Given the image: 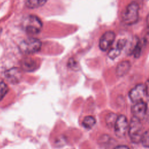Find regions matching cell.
Instances as JSON below:
<instances>
[{"mask_svg": "<svg viewBox=\"0 0 149 149\" xmlns=\"http://www.w3.org/2000/svg\"><path fill=\"white\" fill-rule=\"evenodd\" d=\"M139 6L137 3L132 2L125 9L122 14L123 22L126 25H132L136 23L139 19Z\"/></svg>", "mask_w": 149, "mask_h": 149, "instance_id": "1", "label": "cell"}, {"mask_svg": "<svg viewBox=\"0 0 149 149\" xmlns=\"http://www.w3.org/2000/svg\"><path fill=\"white\" fill-rule=\"evenodd\" d=\"M128 133L130 140L134 143L141 142L143 134V125L139 119L133 116L129 125Z\"/></svg>", "mask_w": 149, "mask_h": 149, "instance_id": "2", "label": "cell"}, {"mask_svg": "<svg viewBox=\"0 0 149 149\" xmlns=\"http://www.w3.org/2000/svg\"><path fill=\"white\" fill-rule=\"evenodd\" d=\"M23 27L27 33L36 34L39 33L41 30L42 23L37 16L31 15L27 16L24 20Z\"/></svg>", "mask_w": 149, "mask_h": 149, "instance_id": "3", "label": "cell"}, {"mask_svg": "<svg viewBox=\"0 0 149 149\" xmlns=\"http://www.w3.org/2000/svg\"><path fill=\"white\" fill-rule=\"evenodd\" d=\"M41 45L42 43L40 40L34 37H29L20 42L19 48L25 54H33L39 51Z\"/></svg>", "mask_w": 149, "mask_h": 149, "instance_id": "4", "label": "cell"}, {"mask_svg": "<svg viewBox=\"0 0 149 149\" xmlns=\"http://www.w3.org/2000/svg\"><path fill=\"white\" fill-rule=\"evenodd\" d=\"M147 91L145 84H138L133 87L129 93L130 100L134 103L143 101L144 98L147 95Z\"/></svg>", "mask_w": 149, "mask_h": 149, "instance_id": "5", "label": "cell"}, {"mask_svg": "<svg viewBox=\"0 0 149 149\" xmlns=\"http://www.w3.org/2000/svg\"><path fill=\"white\" fill-rule=\"evenodd\" d=\"M129 125L127 119L125 115L118 116L114 126L116 136L119 138L124 137L128 131Z\"/></svg>", "mask_w": 149, "mask_h": 149, "instance_id": "6", "label": "cell"}, {"mask_svg": "<svg viewBox=\"0 0 149 149\" xmlns=\"http://www.w3.org/2000/svg\"><path fill=\"white\" fill-rule=\"evenodd\" d=\"M115 38V34L112 31H108L104 33L101 37L99 41V47L103 51H105L112 44Z\"/></svg>", "mask_w": 149, "mask_h": 149, "instance_id": "7", "label": "cell"}, {"mask_svg": "<svg viewBox=\"0 0 149 149\" xmlns=\"http://www.w3.org/2000/svg\"><path fill=\"white\" fill-rule=\"evenodd\" d=\"M146 103L144 101H142L134 103L132 107L131 111L134 117L141 120L146 117Z\"/></svg>", "mask_w": 149, "mask_h": 149, "instance_id": "8", "label": "cell"}, {"mask_svg": "<svg viewBox=\"0 0 149 149\" xmlns=\"http://www.w3.org/2000/svg\"><path fill=\"white\" fill-rule=\"evenodd\" d=\"M5 76L10 83H16L21 79L22 72L19 68H13L6 70L5 73Z\"/></svg>", "mask_w": 149, "mask_h": 149, "instance_id": "9", "label": "cell"}, {"mask_svg": "<svg viewBox=\"0 0 149 149\" xmlns=\"http://www.w3.org/2000/svg\"><path fill=\"white\" fill-rule=\"evenodd\" d=\"M130 66V63L128 61H123L120 62L116 68V75L119 77H122L126 75L129 71Z\"/></svg>", "mask_w": 149, "mask_h": 149, "instance_id": "10", "label": "cell"}, {"mask_svg": "<svg viewBox=\"0 0 149 149\" xmlns=\"http://www.w3.org/2000/svg\"><path fill=\"white\" fill-rule=\"evenodd\" d=\"M95 122L96 120L93 116H87L84 118L82 122V125L85 128L91 129L95 124Z\"/></svg>", "mask_w": 149, "mask_h": 149, "instance_id": "11", "label": "cell"}, {"mask_svg": "<svg viewBox=\"0 0 149 149\" xmlns=\"http://www.w3.org/2000/svg\"><path fill=\"white\" fill-rule=\"evenodd\" d=\"M46 2L44 0H29L26 2V5L29 8H36L44 5Z\"/></svg>", "mask_w": 149, "mask_h": 149, "instance_id": "12", "label": "cell"}, {"mask_svg": "<svg viewBox=\"0 0 149 149\" xmlns=\"http://www.w3.org/2000/svg\"><path fill=\"white\" fill-rule=\"evenodd\" d=\"M117 118H118V116L116 115V113L113 112L108 113L105 118V121H106L107 125L110 127H114Z\"/></svg>", "mask_w": 149, "mask_h": 149, "instance_id": "13", "label": "cell"}, {"mask_svg": "<svg viewBox=\"0 0 149 149\" xmlns=\"http://www.w3.org/2000/svg\"><path fill=\"white\" fill-rule=\"evenodd\" d=\"M22 68L25 70H31L34 69L36 63L34 61L31 59H26L22 62Z\"/></svg>", "mask_w": 149, "mask_h": 149, "instance_id": "14", "label": "cell"}, {"mask_svg": "<svg viewBox=\"0 0 149 149\" xmlns=\"http://www.w3.org/2000/svg\"><path fill=\"white\" fill-rule=\"evenodd\" d=\"M145 42V41H137L136 42V44L133 50V53L134 54V57L136 58H137L139 57L140 55V54H141V49H142V47L143 45V44Z\"/></svg>", "mask_w": 149, "mask_h": 149, "instance_id": "15", "label": "cell"}, {"mask_svg": "<svg viewBox=\"0 0 149 149\" xmlns=\"http://www.w3.org/2000/svg\"><path fill=\"white\" fill-rule=\"evenodd\" d=\"M121 51L122 50L120 49H119L118 47L115 46L114 48L110 49V50L108 53V56L110 59H114L119 55Z\"/></svg>", "mask_w": 149, "mask_h": 149, "instance_id": "16", "label": "cell"}, {"mask_svg": "<svg viewBox=\"0 0 149 149\" xmlns=\"http://www.w3.org/2000/svg\"><path fill=\"white\" fill-rule=\"evenodd\" d=\"M141 143L144 147L149 148V129L144 132L141 137Z\"/></svg>", "mask_w": 149, "mask_h": 149, "instance_id": "17", "label": "cell"}, {"mask_svg": "<svg viewBox=\"0 0 149 149\" xmlns=\"http://www.w3.org/2000/svg\"><path fill=\"white\" fill-rule=\"evenodd\" d=\"M8 90V87L5 82H0V100H2L6 94Z\"/></svg>", "mask_w": 149, "mask_h": 149, "instance_id": "18", "label": "cell"}, {"mask_svg": "<svg viewBox=\"0 0 149 149\" xmlns=\"http://www.w3.org/2000/svg\"><path fill=\"white\" fill-rule=\"evenodd\" d=\"M126 43V41L125 39H123V38L119 39V40L118 41L116 46L122 50V49L124 48V47L125 46Z\"/></svg>", "mask_w": 149, "mask_h": 149, "instance_id": "19", "label": "cell"}, {"mask_svg": "<svg viewBox=\"0 0 149 149\" xmlns=\"http://www.w3.org/2000/svg\"><path fill=\"white\" fill-rule=\"evenodd\" d=\"M147 109H146V117L145 118L147 121H149V97L147 99V101L146 102Z\"/></svg>", "mask_w": 149, "mask_h": 149, "instance_id": "20", "label": "cell"}, {"mask_svg": "<svg viewBox=\"0 0 149 149\" xmlns=\"http://www.w3.org/2000/svg\"><path fill=\"white\" fill-rule=\"evenodd\" d=\"M143 40L145 41V42H149V24L147 25V27L146 31V34Z\"/></svg>", "mask_w": 149, "mask_h": 149, "instance_id": "21", "label": "cell"}, {"mask_svg": "<svg viewBox=\"0 0 149 149\" xmlns=\"http://www.w3.org/2000/svg\"><path fill=\"white\" fill-rule=\"evenodd\" d=\"M113 149H129V148L125 145H120L115 147Z\"/></svg>", "mask_w": 149, "mask_h": 149, "instance_id": "22", "label": "cell"}, {"mask_svg": "<svg viewBox=\"0 0 149 149\" xmlns=\"http://www.w3.org/2000/svg\"><path fill=\"white\" fill-rule=\"evenodd\" d=\"M146 87V91H147V94L149 95V78L147 80L146 83L145 84Z\"/></svg>", "mask_w": 149, "mask_h": 149, "instance_id": "23", "label": "cell"}, {"mask_svg": "<svg viewBox=\"0 0 149 149\" xmlns=\"http://www.w3.org/2000/svg\"><path fill=\"white\" fill-rule=\"evenodd\" d=\"M147 25L149 24V13L147 17Z\"/></svg>", "mask_w": 149, "mask_h": 149, "instance_id": "24", "label": "cell"}]
</instances>
